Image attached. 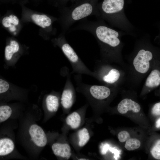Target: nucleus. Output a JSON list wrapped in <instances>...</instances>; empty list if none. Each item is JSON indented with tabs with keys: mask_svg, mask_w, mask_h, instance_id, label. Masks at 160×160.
Listing matches in <instances>:
<instances>
[{
	"mask_svg": "<svg viewBox=\"0 0 160 160\" xmlns=\"http://www.w3.org/2000/svg\"><path fill=\"white\" fill-rule=\"evenodd\" d=\"M124 0H103L98 4L100 18L127 34L135 35V28L124 12Z\"/></svg>",
	"mask_w": 160,
	"mask_h": 160,
	"instance_id": "f257e3e1",
	"label": "nucleus"
},
{
	"mask_svg": "<svg viewBox=\"0 0 160 160\" xmlns=\"http://www.w3.org/2000/svg\"><path fill=\"white\" fill-rule=\"evenodd\" d=\"M71 5L61 8L60 22L66 31L74 23L90 15L100 16L97 0H71Z\"/></svg>",
	"mask_w": 160,
	"mask_h": 160,
	"instance_id": "f03ea898",
	"label": "nucleus"
},
{
	"mask_svg": "<svg viewBox=\"0 0 160 160\" xmlns=\"http://www.w3.org/2000/svg\"><path fill=\"white\" fill-rule=\"evenodd\" d=\"M64 33L55 39V44L61 50L69 61L72 68V73L79 74L91 75L92 73L79 57L73 48L66 41Z\"/></svg>",
	"mask_w": 160,
	"mask_h": 160,
	"instance_id": "7ed1b4c3",
	"label": "nucleus"
},
{
	"mask_svg": "<svg viewBox=\"0 0 160 160\" xmlns=\"http://www.w3.org/2000/svg\"><path fill=\"white\" fill-rule=\"evenodd\" d=\"M153 57V54L150 51L144 49H140L133 61L135 70L141 73H146L149 68V61L152 60Z\"/></svg>",
	"mask_w": 160,
	"mask_h": 160,
	"instance_id": "20e7f679",
	"label": "nucleus"
},
{
	"mask_svg": "<svg viewBox=\"0 0 160 160\" xmlns=\"http://www.w3.org/2000/svg\"><path fill=\"white\" fill-rule=\"evenodd\" d=\"M65 71L66 80L60 99V103L65 109L71 108L74 102V87L72 82L70 73L68 69Z\"/></svg>",
	"mask_w": 160,
	"mask_h": 160,
	"instance_id": "39448f33",
	"label": "nucleus"
},
{
	"mask_svg": "<svg viewBox=\"0 0 160 160\" xmlns=\"http://www.w3.org/2000/svg\"><path fill=\"white\" fill-rule=\"evenodd\" d=\"M31 141L36 146L42 147L47 143L46 135L42 128L36 124H31L28 129Z\"/></svg>",
	"mask_w": 160,
	"mask_h": 160,
	"instance_id": "423d86ee",
	"label": "nucleus"
},
{
	"mask_svg": "<svg viewBox=\"0 0 160 160\" xmlns=\"http://www.w3.org/2000/svg\"><path fill=\"white\" fill-rule=\"evenodd\" d=\"M140 106L138 103L128 98L122 100L117 107L118 111L121 114L126 113L129 111L137 113L140 111Z\"/></svg>",
	"mask_w": 160,
	"mask_h": 160,
	"instance_id": "0eeeda50",
	"label": "nucleus"
},
{
	"mask_svg": "<svg viewBox=\"0 0 160 160\" xmlns=\"http://www.w3.org/2000/svg\"><path fill=\"white\" fill-rule=\"evenodd\" d=\"M52 148L54 154L57 156L68 159L71 156L70 147L67 143H55L52 145Z\"/></svg>",
	"mask_w": 160,
	"mask_h": 160,
	"instance_id": "6e6552de",
	"label": "nucleus"
},
{
	"mask_svg": "<svg viewBox=\"0 0 160 160\" xmlns=\"http://www.w3.org/2000/svg\"><path fill=\"white\" fill-rule=\"evenodd\" d=\"M33 21L37 25L44 29H49L52 27V18L44 14H34L31 16Z\"/></svg>",
	"mask_w": 160,
	"mask_h": 160,
	"instance_id": "1a4fd4ad",
	"label": "nucleus"
},
{
	"mask_svg": "<svg viewBox=\"0 0 160 160\" xmlns=\"http://www.w3.org/2000/svg\"><path fill=\"white\" fill-rule=\"evenodd\" d=\"M15 148V144L11 138L4 137L0 139V156H4L11 153Z\"/></svg>",
	"mask_w": 160,
	"mask_h": 160,
	"instance_id": "9d476101",
	"label": "nucleus"
},
{
	"mask_svg": "<svg viewBox=\"0 0 160 160\" xmlns=\"http://www.w3.org/2000/svg\"><path fill=\"white\" fill-rule=\"evenodd\" d=\"M20 49L18 43L15 40H12L5 47L4 50L5 59L7 62L10 61L14 55Z\"/></svg>",
	"mask_w": 160,
	"mask_h": 160,
	"instance_id": "9b49d317",
	"label": "nucleus"
},
{
	"mask_svg": "<svg viewBox=\"0 0 160 160\" xmlns=\"http://www.w3.org/2000/svg\"><path fill=\"white\" fill-rule=\"evenodd\" d=\"M2 23L4 27L8 29L10 31L14 32L19 23V20L16 16L12 14L4 17L2 19Z\"/></svg>",
	"mask_w": 160,
	"mask_h": 160,
	"instance_id": "f8f14e48",
	"label": "nucleus"
},
{
	"mask_svg": "<svg viewBox=\"0 0 160 160\" xmlns=\"http://www.w3.org/2000/svg\"><path fill=\"white\" fill-rule=\"evenodd\" d=\"M45 104L47 110L50 112H56L59 105L58 97L56 95L49 94L45 99Z\"/></svg>",
	"mask_w": 160,
	"mask_h": 160,
	"instance_id": "ddd939ff",
	"label": "nucleus"
},
{
	"mask_svg": "<svg viewBox=\"0 0 160 160\" xmlns=\"http://www.w3.org/2000/svg\"><path fill=\"white\" fill-rule=\"evenodd\" d=\"M160 84V72L158 70L155 69L151 71L147 78L145 85L149 87H156Z\"/></svg>",
	"mask_w": 160,
	"mask_h": 160,
	"instance_id": "4468645a",
	"label": "nucleus"
},
{
	"mask_svg": "<svg viewBox=\"0 0 160 160\" xmlns=\"http://www.w3.org/2000/svg\"><path fill=\"white\" fill-rule=\"evenodd\" d=\"M66 122L67 124L72 129H76L80 125L81 117L77 112H74L67 117Z\"/></svg>",
	"mask_w": 160,
	"mask_h": 160,
	"instance_id": "2eb2a0df",
	"label": "nucleus"
},
{
	"mask_svg": "<svg viewBox=\"0 0 160 160\" xmlns=\"http://www.w3.org/2000/svg\"><path fill=\"white\" fill-rule=\"evenodd\" d=\"M120 76L119 72L117 69L111 70L108 73L103 77V80L108 83L112 84L117 81Z\"/></svg>",
	"mask_w": 160,
	"mask_h": 160,
	"instance_id": "dca6fc26",
	"label": "nucleus"
},
{
	"mask_svg": "<svg viewBox=\"0 0 160 160\" xmlns=\"http://www.w3.org/2000/svg\"><path fill=\"white\" fill-rule=\"evenodd\" d=\"M12 113V108L9 105L0 106V123L4 122L9 118Z\"/></svg>",
	"mask_w": 160,
	"mask_h": 160,
	"instance_id": "f3484780",
	"label": "nucleus"
},
{
	"mask_svg": "<svg viewBox=\"0 0 160 160\" xmlns=\"http://www.w3.org/2000/svg\"><path fill=\"white\" fill-rule=\"evenodd\" d=\"M78 136L79 139V145L80 147L85 145L90 138L88 131L86 128L80 130L78 132Z\"/></svg>",
	"mask_w": 160,
	"mask_h": 160,
	"instance_id": "a211bd4d",
	"label": "nucleus"
},
{
	"mask_svg": "<svg viewBox=\"0 0 160 160\" xmlns=\"http://www.w3.org/2000/svg\"><path fill=\"white\" fill-rule=\"evenodd\" d=\"M125 148L128 151H133L139 148L141 145L140 141L136 138H130L126 141Z\"/></svg>",
	"mask_w": 160,
	"mask_h": 160,
	"instance_id": "6ab92c4d",
	"label": "nucleus"
},
{
	"mask_svg": "<svg viewBox=\"0 0 160 160\" xmlns=\"http://www.w3.org/2000/svg\"><path fill=\"white\" fill-rule=\"evenodd\" d=\"M10 89L9 83L5 80L0 78V96L7 93Z\"/></svg>",
	"mask_w": 160,
	"mask_h": 160,
	"instance_id": "aec40b11",
	"label": "nucleus"
},
{
	"mask_svg": "<svg viewBox=\"0 0 160 160\" xmlns=\"http://www.w3.org/2000/svg\"><path fill=\"white\" fill-rule=\"evenodd\" d=\"M151 153L155 159H160V140H158L154 147L152 148Z\"/></svg>",
	"mask_w": 160,
	"mask_h": 160,
	"instance_id": "412c9836",
	"label": "nucleus"
},
{
	"mask_svg": "<svg viewBox=\"0 0 160 160\" xmlns=\"http://www.w3.org/2000/svg\"><path fill=\"white\" fill-rule=\"evenodd\" d=\"M118 137L119 141L121 142H124L130 138L129 132L126 131L120 132L118 135Z\"/></svg>",
	"mask_w": 160,
	"mask_h": 160,
	"instance_id": "4be33fe9",
	"label": "nucleus"
},
{
	"mask_svg": "<svg viewBox=\"0 0 160 160\" xmlns=\"http://www.w3.org/2000/svg\"><path fill=\"white\" fill-rule=\"evenodd\" d=\"M152 113L155 115L159 116L160 115V103L155 104L151 110Z\"/></svg>",
	"mask_w": 160,
	"mask_h": 160,
	"instance_id": "5701e85b",
	"label": "nucleus"
},
{
	"mask_svg": "<svg viewBox=\"0 0 160 160\" xmlns=\"http://www.w3.org/2000/svg\"><path fill=\"white\" fill-rule=\"evenodd\" d=\"M71 0H57L56 1V5L60 8L63 7L65 6L67 3Z\"/></svg>",
	"mask_w": 160,
	"mask_h": 160,
	"instance_id": "b1692460",
	"label": "nucleus"
},
{
	"mask_svg": "<svg viewBox=\"0 0 160 160\" xmlns=\"http://www.w3.org/2000/svg\"><path fill=\"white\" fill-rule=\"evenodd\" d=\"M108 145H106L104 146L102 151L103 153L105 154L106 153V152L108 150Z\"/></svg>",
	"mask_w": 160,
	"mask_h": 160,
	"instance_id": "393cba45",
	"label": "nucleus"
},
{
	"mask_svg": "<svg viewBox=\"0 0 160 160\" xmlns=\"http://www.w3.org/2000/svg\"><path fill=\"white\" fill-rule=\"evenodd\" d=\"M156 127L157 128L160 127V118H159L156 122Z\"/></svg>",
	"mask_w": 160,
	"mask_h": 160,
	"instance_id": "a878e982",
	"label": "nucleus"
},
{
	"mask_svg": "<svg viewBox=\"0 0 160 160\" xmlns=\"http://www.w3.org/2000/svg\"><path fill=\"white\" fill-rule=\"evenodd\" d=\"M79 160H88L87 159H84V158H81L79 159Z\"/></svg>",
	"mask_w": 160,
	"mask_h": 160,
	"instance_id": "bb28decb",
	"label": "nucleus"
}]
</instances>
